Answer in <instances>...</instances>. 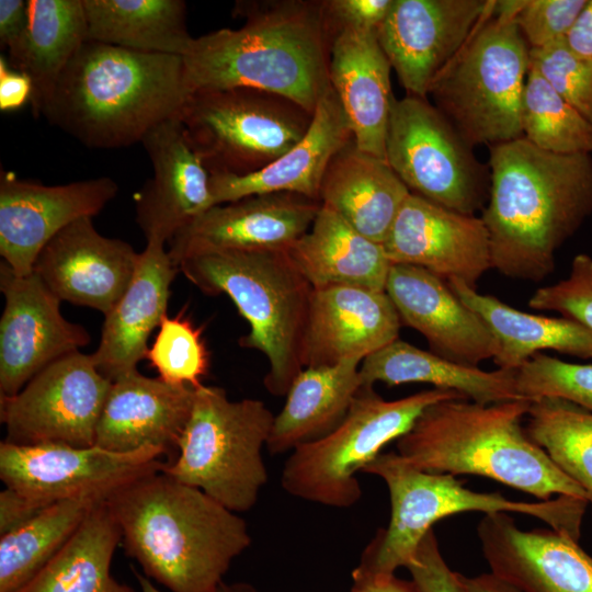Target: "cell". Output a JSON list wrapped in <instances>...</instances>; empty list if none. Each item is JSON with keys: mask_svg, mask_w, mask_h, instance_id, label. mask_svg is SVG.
<instances>
[{"mask_svg": "<svg viewBox=\"0 0 592 592\" xmlns=\"http://www.w3.org/2000/svg\"><path fill=\"white\" fill-rule=\"evenodd\" d=\"M490 187L480 216L491 269L540 282L555 254L592 215V155H560L524 137L489 146Z\"/></svg>", "mask_w": 592, "mask_h": 592, "instance_id": "obj_1", "label": "cell"}, {"mask_svg": "<svg viewBox=\"0 0 592 592\" xmlns=\"http://www.w3.org/2000/svg\"><path fill=\"white\" fill-rule=\"evenodd\" d=\"M232 13L244 18L241 27L194 37L182 57L191 94L254 89L314 114L331 86L321 1H237Z\"/></svg>", "mask_w": 592, "mask_h": 592, "instance_id": "obj_2", "label": "cell"}, {"mask_svg": "<svg viewBox=\"0 0 592 592\" xmlns=\"http://www.w3.org/2000/svg\"><path fill=\"white\" fill-rule=\"evenodd\" d=\"M106 503L126 554L171 592H216L251 545L242 517L162 469L118 487Z\"/></svg>", "mask_w": 592, "mask_h": 592, "instance_id": "obj_3", "label": "cell"}, {"mask_svg": "<svg viewBox=\"0 0 592 592\" xmlns=\"http://www.w3.org/2000/svg\"><path fill=\"white\" fill-rule=\"evenodd\" d=\"M190 95L181 56L88 39L38 115L88 148H124L179 117Z\"/></svg>", "mask_w": 592, "mask_h": 592, "instance_id": "obj_4", "label": "cell"}, {"mask_svg": "<svg viewBox=\"0 0 592 592\" xmlns=\"http://www.w3.org/2000/svg\"><path fill=\"white\" fill-rule=\"evenodd\" d=\"M530 406L526 399L491 405L465 398L435 402L397 440V454L419 470L487 477L538 501L555 494L587 500L582 488L522 426Z\"/></svg>", "mask_w": 592, "mask_h": 592, "instance_id": "obj_5", "label": "cell"}, {"mask_svg": "<svg viewBox=\"0 0 592 592\" xmlns=\"http://www.w3.org/2000/svg\"><path fill=\"white\" fill-rule=\"evenodd\" d=\"M362 473L382 478L389 492L390 520L364 550L352 577H389L414 557L419 543L441 519L468 511L520 513L579 542L588 501L557 496L546 501H515L499 492H477L449 474L417 469L397 453H380Z\"/></svg>", "mask_w": 592, "mask_h": 592, "instance_id": "obj_6", "label": "cell"}, {"mask_svg": "<svg viewBox=\"0 0 592 592\" xmlns=\"http://www.w3.org/2000/svg\"><path fill=\"white\" fill-rule=\"evenodd\" d=\"M200 291L227 295L249 323L239 345L261 352L264 386L286 396L304 368L303 340L312 287L286 251H226L185 259L178 265Z\"/></svg>", "mask_w": 592, "mask_h": 592, "instance_id": "obj_7", "label": "cell"}, {"mask_svg": "<svg viewBox=\"0 0 592 592\" xmlns=\"http://www.w3.org/2000/svg\"><path fill=\"white\" fill-rule=\"evenodd\" d=\"M496 1L428 91V99L471 147L523 137L521 107L531 48L514 18L494 10Z\"/></svg>", "mask_w": 592, "mask_h": 592, "instance_id": "obj_8", "label": "cell"}, {"mask_svg": "<svg viewBox=\"0 0 592 592\" xmlns=\"http://www.w3.org/2000/svg\"><path fill=\"white\" fill-rule=\"evenodd\" d=\"M274 414L259 399L232 401L216 386L195 388L178 455L162 471L240 513L251 510L267 482L262 456Z\"/></svg>", "mask_w": 592, "mask_h": 592, "instance_id": "obj_9", "label": "cell"}, {"mask_svg": "<svg viewBox=\"0 0 592 592\" xmlns=\"http://www.w3.org/2000/svg\"><path fill=\"white\" fill-rule=\"evenodd\" d=\"M463 398L468 399L457 391L432 388L386 400L374 387L362 386L334 430L292 451L282 470V487L306 501L351 508L362 496L356 474L363 471L386 444L407 433L429 406Z\"/></svg>", "mask_w": 592, "mask_h": 592, "instance_id": "obj_10", "label": "cell"}, {"mask_svg": "<svg viewBox=\"0 0 592 592\" xmlns=\"http://www.w3.org/2000/svg\"><path fill=\"white\" fill-rule=\"evenodd\" d=\"M180 121L210 174L246 175L300 141L312 114L281 95L238 88L192 93Z\"/></svg>", "mask_w": 592, "mask_h": 592, "instance_id": "obj_11", "label": "cell"}, {"mask_svg": "<svg viewBox=\"0 0 592 592\" xmlns=\"http://www.w3.org/2000/svg\"><path fill=\"white\" fill-rule=\"evenodd\" d=\"M386 161L410 193L445 208L475 215L485 208L490 170L426 98L394 100Z\"/></svg>", "mask_w": 592, "mask_h": 592, "instance_id": "obj_12", "label": "cell"}, {"mask_svg": "<svg viewBox=\"0 0 592 592\" xmlns=\"http://www.w3.org/2000/svg\"><path fill=\"white\" fill-rule=\"evenodd\" d=\"M111 385L91 355L78 351L56 360L14 396H0L4 441L93 446Z\"/></svg>", "mask_w": 592, "mask_h": 592, "instance_id": "obj_13", "label": "cell"}, {"mask_svg": "<svg viewBox=\"0 0 592 592\" xmlns=\"http://www.w3.org/2000/svg\"><path fill=\"white\" fill-rule=\"evenodd\" d=\"M161 448L147 446L119 453L99 446L59 443H0V478L41 508L84 492H113L118 487L162 469Z\"/></svg>", "mask_w": 592, "mask_h": 592, "instance_id": "obj_14", "label": "cell"}, {"mask_svg": "<svg viewBox=\"0 0 592 592\" xmlns=\"http://www.w3.org/2000/svg\"><path fill=\"white\" fill-rule=\"evenodd\" d=\"M0 396L18 394L37 373L90 342L84 327L64 318L61 300L32 273L16 275L1 260Z\"/></svg>", "mask_w": 592, "mask_h": 592, "instance_id": "obj_15", "label": "cell"}, {"mask_svg": "<svg viewBox=\"0 0 592 592\" xmlns=\"http://www.w3.org/2000/svg\"><path fill=\"white\" fill-rule=\"evenodd\" d=\"M109 177L44 185L0 172V254L19 276L33 273L46 243L71 223L98 215L117 194Z\"/></svg>", "mask_w": 592, "mask_h": 592, "instance_id": "obj_16", "label": "cell"}, {"mask_svg": "<svg viewBox=\"0 0 592 592\" xmlns=\"http://www.w3.org/2000/svg\"><path fill=\"white\" fill-rule=\"evenodd\" d=\"M321 203L294 194L248 196L210 207L168 241L178 265L185 259L226 251H287L308 231Z\"/></svg>", "mask_w": 592, "mask_h": 592, "instance_id": "obj_17", "label": "cell"}, {"mask_svg": "<svg viewBox=\"0 0 592 592\" xmlns=\"http://www.w3.org/2000/svg\"><path fill=\"white\" fill-rule=\"evenodd\" d=\"M492 0H394L378 42L407 94L426 98Z\"/></svg>", "mask_w": 592, "mask_h": 592, "instance_id": "obj_18", "label": "cell"}, {"mask_svg": "<svg viewBox=\"0 0 592 592\" xmlns=\"http://www.w3.org/2000/svg\"><path fill=\"white\" fill-rule=\"evenodd\" d=\"M391 264L419 266L444 281L476 288L491 269L488 230L481 217L462 214L410 193L385 240Z\"/></svg>", "mask_w": 592, "mask_h": 592, "instance_id": "obj_19", "label": "cell"}, {"mask_svg": "<svg viewBox=\"0 0 592 592\" xmlns=\"http://www.w3.org/2000/svg\"><path fill=\"white\" fill-rule=\"evenodd\" d=\"M139 255L128 242L102 236L92 218L83 217L46 243L33 273L61 301L105 316L130 284Z\"/></svg>", "mask_w": 592, "mask_h": 592, "instance_id": "obj_20", "label": "cell"}, {"mask_svg": "<svg viewBox=\"0 0 592 592\" xmlns=\"http://www.w3.org/2000/svg\"><path fill=\"white\" fill-rule=\"evenodd\" d=\"M490 572L520 592H592V556L551 528L521 530L509 513L477 526Z\"/></svg>", "mask_w": 592, "mask_h": 592, "instance_id": "obj_21", "label": "cell"}, {"mask_svg": "<svg viewBox=\"0 0 592 592\" xmlns=\"http://www.w3.org/2000/svg\"><path fill=\"white\" fill-rule=\"evenodd\" d=\"M401 321L385 291L312 288L303 340L304 367L364 358L399 339Z\"/></svg>", "mask_w": 592, "mask_h": 592, "instance_id": "obj_22", "label": "cell"}, {"mask_svg": "<svg viewBox=\"0 0 592 592\" xmlns=\"http://www.w3.org/2000/svg\"><path fill=\"white\" fill-rule=\"evenodd\" d=\"M140 144L152 177L136 196V223L147 241L167 243L215 206L210 173L187 140L180 116L153 127Z\"/></svg>", "mask_w": 592, "mask_h": 592, "instance_id": "obj_23", "label": "cell"}, {"mask_svg": "<svg viewBox=\"0 0 592 592\" xmlns=\"http://www.w3.org/2000/svg\"><path fill=\"white\" fill-rule=\"evenodd\" d=\"M385 292L401 325L421 333L430 352L469 366L497 355L498 343L488 327L440 276L419 266L392 264Z\"/></svg>", "mask_w": 592, "mask_h": 592, "instance_id": "obj_24", "label": "cell"}, {"mask_svg": "<svg viewBox=\"0 0 592 592\" xmlns=\"http://www.w3.org/2000/svg\"><path fill=\"white\" fill-rule=\"evenodd\" d=\"M195 388L170 385L138 371L112 382L95 434V446L128 453L147 446L169 453L190 418Z\"/></svg>", "mask_w": 592, "mask_h": 592, "instance_id": "obj_25", "label": "cell"}, {"mask_svg": "<svg viewBox=\"0 0 592 592\" xmlns=\"http://www.w3.org/2000/svg\"><path fill=\"white\" fill-rule=\"evenodd\" d=\"M351 139L350 125L330 86L315 109L306 135L284 155L254 173L210 174L214 205L274 193H294L319 201L330 161Z\"/></svg>", "mask_w": 592, "mask_h": 592, "instance_id": "obj_26", "label": "cell"}, {"mask_svg": "<svg viewBox=\"0 0 592 592\" xmlns=\"http://www.w3.org/2000/svg\"><path fill=\"white\" fill-rule=\"evenodd\" d=\"M391 65L376 32L343 31L330 39L329 81L357 148L386 160V137L395 96Z\"/></svg>", "mask_w": 592, "mask_h": 592, "instance_id": "obj_27", "label": "cell"}, {"mask_svg": "<svg viewBox=\"0 0 592 592\" xmlns=\"http://www.w3.org/2000/svg\"><path fill=\"white\" fill-rule=\"evenodd\" d=\"M164 244L160 240L147 241L130 284L105 315L100 343L91 357L111 382L137 371L150 333L167 315L170 286L179 269Z\"/></svg>", "mask_w": 592, "mask_h": 592, "instance_id": "obj_28", "label": "cell"}, {"mask_svg": "<svg viewBox=\"0 0 592 592\" xmlns=\"http://www.w3.org/2000/svg\"><path fill=\"white\" fill-rule=\"evenodd\" d=\"M410 191L386 160L351 139L330 161L319 202L360 234L383 243Z\"/></svg>", "mask_w": 592, "mask_h": 592, "instance_id": "obj_29", "label": "cell"}, {"mask_svg": "<svg viewBox=\"0 0 592 592\" xmlns=\"http://www.w3.org/2000/svg\"><path fill=\"white\" fill-rule=\"evenodd\" d=\"M286 252L312 288L352 285L385 291L392 265L382 243L323 205L308 231Z\"/></svg>", "mask_w": 592, "mask_h": 592, "instance_id": "obj_30", "label": "cell"}, {"mask_svg": "<svg viewBox=\"0 0 592 592\" xmlns=\"http://www.w3.org/2000/svg\"><path fill=\"white\" fill-rule=\"evenodd\" d=\"M360 361L304 367L274 417L266 448L271 454L292 452L334 430L346 415L362 387Z\"/></svg>", "mask_w": 592, "mask_h": 592, "instance_id": "obj_31", "label": "cell"}, {"mask_svg": "<svg viewBox=\"0 0 592 592\" xmlns=\"http://www.w3.org/2000/svg\"><path fill=\"white\" fill-rule=\"evenodd\" d=\"M447 284L494 337L498 353L493 361L499 368L516 371L543 350L592 358V330L582 323L566 317H546L515 309L457 280Z\"/></svg>", "mask_w": 592, "mask_h": 592, "instance_id": "obj_32", "label": "cell"}, {"mask_svg": "<svg viewBox=\"0 0 592 592\" xmlns=\"http://www.w3.org/2000/svg\"><path fill=\"white\" fill-rule=\"evenodd\" d=\"M362 386L374 387L411 383L457 391L469 400L491 405L523 399L516 388L515 371H483L459 364L397 339L371 354L360 365Z\"/></svg>", "mask_w": 592, "mask_h": 592, "instance_id": "obj_33", "label": "cell"}, {"mask_svg": "<svg viewBox=\"0 0 592 592\" xmlns=\"http://www.w3.org/2000/svg\"><path fill=\"white\" fill-rule=\"evenodd\" d=\"M29 24L9 65L25 73L33 87L32 110L38 115L61 72L88 41L82 0H27Z\"/></svg>", "mask_w": 592, "mask_h": 592, "instance_id": "obj_34", "label": "cell"}, {"mask_svg": "<svg viewBox=\"0 0 592 592\" xmlns=\"http://www.w3.org/2000/svg\"><path fill=\"white\" fill-rule=\"evenodd\" d=\"M88 39L183 57L193 41L183 0H82Z\"/></svg>", "mask_w": 592, "mask_h": 592, "instance_id": "obj_35", "label": "cell"}, {"mask_svg": "<svg viewBox=\"0 0 592 592\" xmlns=\"http://www.w3.org/2000/svg\"><path fill=\"white\" fill-rule=\"evenodd\" d=\"M121 542V528L104 500L18 592H136L111 573L113 555Z\"/></svg>", "mask_w": 592, "mask_h": 592, "instance_id": "obj_36", "label": "cell"}, {"mask_svg": "<svg viewBox=\"0 0 592 592\" xmlns=\"http://www.w3.org/2000/svg\"><path fill=\"white\" fill-rule=\"evenodd\" d=\"M111 493L91 491L59 500L0 536V592H18L33 579Z\"/></svg>", "mask_w": 592, "mask_h": 592, "instance_id": "obj_37", "label": "cell"}, {"mask_svg": "<svg viewBox=\"0 0 592 592\" xmlns=\"http://www.w3.org/2000/svg\"><path fill=\"white\" fill-rule=\"evenodd\" d=\"M525 431L554 464L585 492L592 506V412L570 401H531Z\"/></svg>", "mask_w": 592, "mask_h": 592, "instance_id": "obj_38", "label": "cell"}, {"mask_svg": "<svg viewBox=\"0 0 592 592\" xmlns=\"http://www.w3.org/2000/svg\"><path fill=\"white\" fill-rule=\"evenodd\" d=\"M523 137L542 150L592 155V124L530 65L522 95Z\"/></svg>", "mask_w": 592, "mask_h": 592, "instance_id": "obj_39", "label": "cell"}, {"mask_svg": "<svg viewBox=\"0 0 592 592\" xmlns=\"http://www.w3.org/2000/svg\"><path fill=\"white\" fill-rule=\"evenodd\" d=\"M145 358L156 368L159 378L170 385L201 387L208 369V352L201 330L180 315H166Z\"/></svg>", "mask_w": 592, "mask_h": 592, "instance_id": "obj_40", "label": "cell"}, {"mask_svg": "<svg viewBox=\"0 0 592 592\" xmlns=\"http://www.w3.org/2000/svg\"><path fill=\"white\" fill-rule=\"evenodd\" d=\"M521 398H559L592 412V364L569 363L537 353L515 371Z\"/></svg>", "mask_w": 592, "mask_h": 592, "instance_id": "obj_41", "label": "cell"}, {"mask_svg": "<svg viewBox=\"0 0 592 592\" xmlns=\"http://www.w3.org/2000/svg\"><path fill=\"white\" fill-rule=\"evenodd\" d=\"M530 65L592 124V60L574 53L566 39L531 48Z\"/></svg>", "mask_w": 592, "mask_h": 592, "instance_id": "obj_42", "label": "cell"}, {"mask_svg": "<svg viewBox=\"0 0 592 592\" xmlns=\"http://www.w3.org/2000/svg\"><path fill=\"white\" fill-rule=\"evenodd\" d=\"M528 307L560 312L592 330V258L577 254L568 276L536 289L528 299Z\"/></svg>", "mask_w": 592, "mask_h": 592, "instance_id": "obj_43", "label": "cell"}, {"mask_svg": "<svg viewBox=\"0 0 592 592\" xmlns=\"http://www.w3.org/2000/svg\"><path fill=\"white\" fill-rule=\"evenodd\" d=\"M588 0H522L514 21L530 48L567 38Z\"/></svg>", "mask_w": 592, "mask_h": 592, "instance_id": "obj_44", "label": "cell"}, {"mask_svg": "<svg viewBox=\"0 0 592 592\" xmlns=\"http://www.w3.org/2000/svg\"><path fill=\"white\" fill-rule=\"evenodd\" d=\"M394 0H322L321 11L330 39L343 31L376 32Z\"/></svg>", "mask_w": 592, "mask_h": 592, "instance_id": "obj_45", "label": "cell"}, {"mask_svg": "<svg viewBox=\"0 0 592 592\" xmlns=\"http://www.w3.org/2000/svg\"><path fill=\"white\" fill-rule=\"evenodd\" d=\"M407 569L423 592H463L458 572L443 558L433 528L419 543Z\"/></svg>", "mask_w": 592, "mask_h": 592, "instance_id": "obj_46", "label": "cell"}, {"mask_svg": "<svg viewBox=\"0 0 592 592\" xmlns=\"http://www.w3.org/2000/svg\"><path fill=\"white\" fill-rule=\"evenodd\" d=\"M33 87L30 78L10 67L8 60L0 58V109L9 112L31 102Z\"/></svg>", "mask_w": 592, "mask_h": 592, "instance_id": "obj_47", "label": "cell"}, {"mask_svg": "<svg viewBox=\"0 0 592 592\" xmlns=\"http://www.w3.org/2000/svg\"><path fill=\"white\" fill-rule=\"evenodd\" d=\"M43 509L16 490L5 487L0 492V536L24 525Z\"/></svg>", "mask_w": 592, "mask_h": 592, "instance_id": "obj_48", "label": "cell"}, {"mask_svg": "<svg viewBox=\"0 0 592 592\" xmlns=\"http://www.w3.org/2000/svg\"><path fill=\"white\" fill-rule=\"evenodd\" d=\"M29 24L27 1L0 0V46L8 52L15 48Z\"/></svg>", "mask_w": 592, "mask_h": 592, "instance_id": "obj_49", "label": "cell"}, {"mask_svg": "<svg viewBox=\"0 0 592 592\" xmlns=\"http://www.w3.org/2000/svg\"><path fill=\"white\" fill-rule=\"evenodd\" d=\"M566 42L574 53L592 60V0H588Z\"/></svg>", "mask_w": 592, "mask_h": 592, "instance_id": "obj_50", "label": "cell"}, {"mask_svg": "<svg viewBox=\"0 0 592 592\" xmlns=\"http://www.w3.org/2000/svg\"><path fill=\"white\" fill-rule=\"evenodd\" d=\"M354 592H423L411 580L398 579L395 574L389 577H353Z\"/></svg>", "mask_w": 592, "mask_h": 592, "instance_id": "obj_51", "label": "cell"}, {"mask_svg": "<svg viewBox=\"0 0 592 592\" xmlns=\"http://www.w3.org/2000/svg\"><path fill=\"white\" fill-rule=\"evenodd\" d=\"M463 592H520L491 572L467 577L458 573Z\"/></svg>", "mask_w": 592, "mask_h": 592, "instance_id": "obj_52", "label": "cell"}, {"mask_svg": "<svg viewBox=\"0 0 592 592\" xmlns=\"http://www.w3.org/2000/svg\"><path fill=\"white\" fill-rule=\"evenodd\" d=\"M134 574L138 581L140 592H161L152 581L147 578L145 574L133 569ZM216 592H258L255 588L249 583L236 582V583H225L223 582Z\"/></svg>", "mask_w": 592, "mask_h": 592, "instance_id": "obj_53", "label": "cell"}, {"mask_svg": "<svg viewBox=\"0 0 592 592\" xmlns=\"http://www.w3.org/2000/svg\"><path fill=\"white\" fill-rule=\"evenodd\" d=\"M351 592H354V591L351 590Z\"/></svg>", "mask_w": 592, "mask_h": 592, "instance_id": "obj_54", "label": "cell"}]
</instances>
